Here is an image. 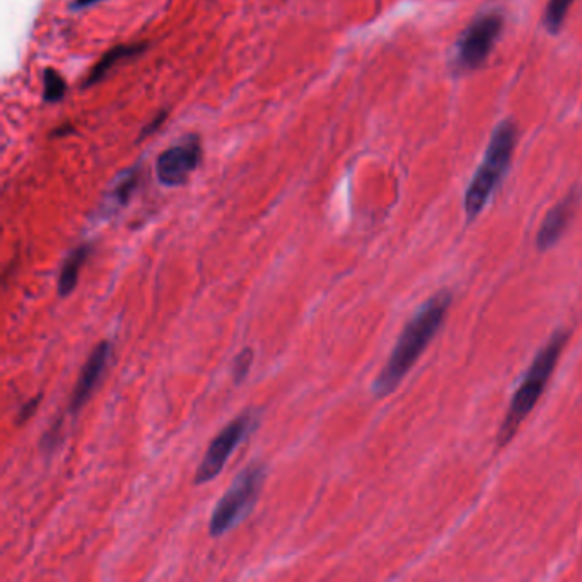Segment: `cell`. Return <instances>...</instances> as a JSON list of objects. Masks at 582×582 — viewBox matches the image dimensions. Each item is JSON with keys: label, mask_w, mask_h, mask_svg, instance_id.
Here are the masks:
<instances>
[{"label": "cell", "mask_w": 582, "mask_h": 582, "mask_svg": "<svg viewBox=\"0 0 582 582\" xmlns=\"http://www.w3.org/2000/svg\"><path fill=\"white\" fill-rule=\"evenodd\" d=\"M452 294L450 291H439L429 301H425L419 311L408 321L402 335L398 338L393 352L386 365L381 369L378 378L373 383V393L378 398H384L393 393L405 379L412 367L417 364L423 350L432 342L437 332L441 330L444 318L450 311Z\"/></svg>", "instance_id": "obj_1"}, {"label": "cell", "mask_w": 582, "mask_h": 582, "mask_svg": "<svg viewBox=\"0 0 582 582\" xmlns=\"http://www.w3.org/2000/svg\"><path fill=\"white\" fill-rule=\"evenodd\" d=\"M40 400H42V394H38V396H34L31 402H28L24 407L21 408V412L17 413V423H23L26 422L28 419H30L31 415L36 412V408H38V403H40Z\"/></svg>", "instance_id": "obj_16"}, {"label": "cell", "mask_w": 582, "mask_h": 582, "mask_svg": "<svg viewBox=\"0 0 582 582\" xmlns=\"http://www.w3.org/2000/svg\"><path fill=\"white\" fill-rule=\"evenodd\" d=\"M146 48V44H118L115 48H112V50L106 52V53L102 55V59L92 67V71H91L88 79H86V86H92V84L100 82L102 77H106L108 73H110L117 63L123 62V60L141 55Z\"/></svg>", "instance_id": "obj_12"}, {"label": "cell", "mask_w": 582, "mask_h": 582, "mask_svg": "<svg viewBox=\"0 0 582 582\" xmlns=\"http://www.w3.org/2000/svg\"><path fill=\"white\" fill-rule=\"evenodd\" d=\"M102 0H73L71 9L73 11H82V9H88L91 5L94 4H100Z\"/></svg>", "instance_id": "obj_17"}, {"label": "cell", "mask_w": 582, "mask_h": 582, "mask_svg": "<svg viewBox=\"0 0 582 582\" xmlns=\"http://www.w3.org/2000/svg\"><path fill=\"white\" fill-rule=\"evenodd\" d=\"M568 340V332L557 330L548 344L539 350L535 361L529 365V369L524 374L523 383L516 390V393L510 400L509 410L506 413V419L499 429V439L497 444L504 448L514 434L518 432L519 425L524 419L537 407L541 394L545 392L548 381L552 378L553 371L557 363L562 355V350L566 347Z\"/></svg>", "instance_id": "obj_2"}, {"label": "cell", "mask_w": 582, "mask_h": 582, "mask_svg": "<svg viewBox=\"0 0 582 582\" xmlns=\"http://www.w3.org/2000/svg\"><path fill=\"white\" fill-rule=\"evenodd\" d=\"M579 189H572L564 200L553 207L552 210L543 218L541 228L537 234V247L541 251H547L558 243V239L567 231L568 224L574 218L576 207L579 204Z\"/></svg>", "instance_id": "obj_9"}, {"label": "cell", "mask_w": 582, "mask_h": 582, "mask_svg": "<svg viewBox=\"0 0 582 582\" xmlns=\"http://www.w3.org/2000/svg\"><path fill=\"white\" fill-rule=\"evenodd\" d=\"M67 84L63 77L55 69H46L44 73V100L46 102H57L65 96Z\"/></svg>", "instance_id": "obj_14"}, {"label": "cell", "mask_w": 582, "mask_h": 582, "mask_svg": "<svg viewBox=\"0 0 582 582\" xmlns=\"http://www.w3.org/2000/svg\"><path fill=\"white\" fill-rule=\"evenodd\" d=\"M110 357H112V344L110 342L98 344L92 350V354L89 355L86 364L81 371L79 381H77V384L73 388V398H71V403H69V412L73 415L86 407L89 398L92 396L96 386L102 381Z\"/></svg>", "instance_id": "obj_8"}, {"label": "cell", "mask_w": 582, "mask_h": 582, "mask_svg": "<svg viewBox=\"0 0 582 582\" xmlns=\"http://www.w3.org/2000/svg\"><path fill=\"white\" fill-rule=\"evenodd\" d=\"M139 185V168L133 166L131 170L123 171L121 175L118 176L117 179L113 181V185L108 189L104 200L102 204V214L104 218L113 216L117 210L121 207L129 204V200L133 195V191Z\"/></svg>", "instance_id": "obj_10"}, {"label": "cell", "mask_w": 582, "mask_h": 582, "mask_svg": "<svg viewBox=\"0 0 582 582\" xmlns=\"http://www.w3.org/2000/svg\"><path fill=\"white\" fill-rule=\"evenodd\" d=\"M572 4L574 0H548L543 15V26L550 34H557L562 30Z\"/></svg>", "instance_id": "obj_13"}, {"label": "cell", "mask_w": 582, "mask_h": 582, "mask_svg": "<svg viewBox=\"0 0 582 582\" xmlns=\"http://www.w3.org/2000/svg\"><path fill=\"white\" fill-rule=\"evenodd\" d=\"M257 417L253 412H245L233 422L228 423L214 441L210 442L209 450L205 452L204 460L195 473V485H204L214 480L218 473L224 470L229 456L236 451V448L247 439V434L253 431Z\"/></svg>", "instance_id": "obj_6"}, {"label": "cell", "mask_w": 582, "mask_h": 582, "mask_svg": "<svg viewBox=\"0 0 582 582\" xmlns=\"http://www.w3.org/2000/svg\"><path fill=\"white\" fill-rule=\"evenodd\" d=\"M518 144V127L512 120H504L495 127L483 160L471 178L465 193V214L473 220L489 204L504 176L509 171L510 160Z\"/></svg>", "instance_id": "obj_3"}, {"label": "cell", "mask_w": 582, "mask_h": 582, "mask_svg": "<svg viewBox=\"0 0 582 582\" xmlns=\"http://www.w3.org/2000/svg\"><path fill=\"white\" fill-rule=\"evenodd\" d=\"M504 30V15L492 9L477 15L456 44L454 65L460 73L477 71L489 60Z\"/></svg>", "instance_id": "obj_5"}, {"label": "cell", "mask_w": 582, "mask_h": 582, "mask_svg": "<svg viewBox=\"0 0 582 582\" xmlns=\"http://www.w3.org/2000/svg\"><path fill=\"white\" fill-rule=\"evenodd\" d=\"M265 477L267 468L262 463L247 465L236 477L229 490L220 497L218 506L212 510V518L209 523L210 537L218 538L247 519L262 494Z\"/></svg>", "instance_id": "obj_4"}, {"label": "cell", "mask_w": 582, "mask_h": 582, "mask_svg": "<svg viewBox=\"0 0 582 582\" xmlns=\"http://www.w3.org/2000/svg\"><path fill=\"white\" fill-rule=\"evenodd\" d=\"M92 253V245L91 243H82L67 255L65 262L62 265L60 270L59 284H57V292L60 297H67L73 294V289L79 284V274L84 263L88 262L89 255Z\"/></svg>", "instance_id": "obj_11"}, {"label": "cell", "mask_w": 582, "mask_h": 582, "mask_svg": "<svg viewBox=\"0 0 582 582\" xmlns=\"http://www.w3.org/2000/svg\"><path fill=\"white\" fill-rule=\"evenodd\" d=\"M202 160V147L197 137H187L183 142L166 149L156 162V175L160 185L168 189L181 187Z\"/></svg>", "instance_id": "obj_7"}, {"label": "cell", "mask_w": 582, "mask_h": 582, "mask_svg": "<svg viewBox=\"0 0 582 582\" xmlns=\"http://www.w3.org/2000/svg\"><path fill=\"white\" fill-rule=\"evenodd\" d=\"M251 364H253V350L243 349L236 355L233 364V378L236 384H241L247 379Z\"/></svg>", "instance_id": "obj_15"}]
</instances>
